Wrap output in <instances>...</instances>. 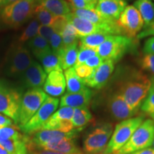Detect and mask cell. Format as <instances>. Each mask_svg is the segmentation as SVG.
Wrapping results in <instances>:
<instances>
[{"label": "cell", "mask_w": 154, "mask_h": 154, "mask_svg": "<svg viewBox=\"0 0 154 154\" xmlns=\"http://www.w3.org/2000/svg\"><path fill=\"white\" fill-rule=\"evenodd\" d=\"M151 86V81L143 73L135 72L126 81L120 93L129 106L137 111L146 99Z\"/></svg>", "instance_id": "obj_1"}, {"label": "cell", "mask_w": 154, "mask_h": 154, "mask_svg": "<svg viewBox=\"0 0 154 154\" xmlns=\"http://www.w3.org/2000/svg\"><path fill=\"white\" fill-rule=\"evenodd\" d=\"M36 0H18L1 9L0 18L5 24L18 27L34 15Z\"/></svg>", "instance_id": "obj_2"}, {"label": "cell", "mask_w": 154, "mask_h": 154, "mask_svg": "<svg viewBox=\"0 0 154 154\" xmlns=\"http://www.w3.org/2000/svg\"><path fill=\"white\" fill-rule=\"evenodd\" d=\"M143 116H137L122 121L116 126L106 148L101 154H113L119 151L131 137L140 125L143 122Z\"/></svg>", "instance_id": "obj_3"}, {"label": "cell", "mask_w": 154, "mask_h": 154, "mask_svg": "<svg viewBox=\"0 0 154 154\" xmlns=\"http://www.w3.org/2000/svg\"><path fill=\"white\" fill-rule=\"evenodd\" d=\"M154 138V121L147 119L135 131L128 142L113 154H129L150 148Z\"/></svg>", "instance_id": "obj_4"}, {"label": "cell", "mask_w": 154, "mask_h": 154, "mask_svg": "<svg viewBox=\"0 0 154 154\" xmlns=\"http://www.w3.org/2000/svg\"><path fill=\"white\" fill-rule=\"evenodd\" d=\"M48 96L42 88H31L23 96L19 113L18 126H24L35 114Z\"/></svg>", "instance_id": "obj_5"}, {"label": "cell", "mask_w": 154, "mask_h": 154, "mask_svg": "<svg viewBox=\"0 0 154 154\" xmlns=\"http://www.w3.org/2000/svg\"><path fill=\"white\" fill-rule=\"evenodd\" d=\"M30 51L24 46L18 45L12 49L6 60L5 72L8 76L20 78L32 63Z\"/></svg>", "instance_id": "obj_6"}, {"label": "cell", "mask_w": 154, "mask_h": 154, "mask_svg": "<svg viewBox=\"0 0 154 154\" xmlns=\"http://www.w3.org/2000/svg\"><path fill=\"white\" fill-rule=\"evenodd\" d=\"M131 38L124 35H110L97 49L98 55L103 60L117 61L130 49Z\"/></svg>", "instance_id": "obj_7"}, {"label": "cell", "mask_w": 154, "mask_h": 154, "mask_svg": "<svg viewBox=\"0 0 154 154\" xmlns=\"http://www.w3.org/2000/svg\"><path fill=\"white\" fill-rule=\"evenodd\" d=\"M22 97L19 92L3 81H0V113L18 125Z\"/></svg>", "instance_id": "obj_8"}, {"label": "cell", "mask_w": 154, "mask_h": 154, "mask_svg": "<svg viewBox=\"0 0 154 154\" xmlns=\"http://www.w3.org/2000/svg\"><path fill=\"white\" fill-rule=\"evenodd\" d=\"M59 103L57 98L48 96L32 119L21 128L26 134H32L41 130L50 117L54 113Z\"/></svg>", "instance_id": "obj_9"}, {"label": "cell", "mask_w": 154, "mask_h": 154, "mask_svg": "<svg viewBox=\"0 0 154 154\" xmlns=\"http://www.w3.org/2000/svg\"><path fill=\"white\" fill-rule=\"evenodd\" d=\"M113 126L104 124L92 131L84 141V149L88 154H101L106 148L113 134Z\"/></svg>", "instance_id": "obj_10"}, {"label": "cell", "mask_w": 154, "mask_h": 154, "mask_svg": "<svg viewBox=\"0 0 154 154\" xmlns=\"http://www.w3.org/2000/svg\"><path fill=\"white\" fill-rule=\"evenodd\" d=\"M117 23L129 38H134L144 26V23L140 13L134 6H126L121 13Z\"/></svg>", "instance_id": "obj_11"}, {"label": "cell", "mask_w": 154, "mask_h": 154, "mask_svg": "<svg viewBox=\"0 0 154 154\" xmlns=\"http://www.w3.org/2000/svg\"><path fill=\"white\" fill-rule=\"evenodd\" d=\"M113 69L114 61L111 59H106L97 68L94 69L91 76L83 80L86 86L94 88H101L106 84Z\"/></svg>", "instance_id": "obj_12"}, {"label": "cell", "mask_w": 154, "mask_h": 154, "mask_svg": "<svg viewBox=\"0 0 154 154\" xmlns=\"http://www.w3.org/2000/svg\"><path fill=\"white\" fill-rule=\"evenodd\" d=\"M47 78V74L44 70L42 65L34 60L20 77L23 85L28 88L42 87L44 86Z\"/></svg>", "instance_id": "obj_13"}, {"label": "cell", "mask_w": 154, "mask_h": 154, "mask_svg": "<svg viewBox=\"0 0 154 154\" xmlns=\"http://www.w3.org/2000/svg\"><path fill=\"white\" fill-rule=\"evenodd\" d=\"M76 131L77 130H73L70 132H63L57 130L41 129L34 133L31 140L35 146L36 149H37L38 146L44 144L57 143L63 138H74L76 136Z\"/></svg>", "instance_id": "obj_14"}, {"label": "cell", "mask_w": 154, "mask_h": 154, "mask_svg": "<svg viewBox=\"0 0 154 154\" xmlns=\"http://www.w3.org/2000/svg\"><path fill=\"white\" fill-rule=\"evenodd\" d=\"M109 108L113 118L119 121L131 119L137 112L129 106L120 92L115 94L111 98L109 102Z\"/></svg>", "instance_id": "obj_15"}, {"label": "cell", "mask_w": 154, "mask_h": 154, "mask_svg": "<svg viewBox=\"0 0 154 154\" xmlns=\"http://www.w3.org/2000/svg\"><path fill=\"white\" fill-rule=\"evenodd\" d=\"M126 7L124 0H99L95 9L102 17L117 21Z\"/></svg>", "instance_id": "obj_16"}, {"label": "cell", "mask_w": 154, "mask_h": 154, "mask_svg": "<svg viewBox=\"0 0 154 154\" xmlns=\"http://www.w3.org/2000/svg\"><path fill=\"white\" fill-rule=\"evenodd\" d=\"M92 98V91L89 88L78 93L65 94L60 100V106L76 108H88Z\"/></svg>", "instance_id": "obj_17"}, {"label": "cell", "mask_w": 154, "mask_h": 154, "mask_svg": "<svg viewBox=\"0 0 154 154\" xmlns=\"http://www.w3.org/2000/svg\"><path fill=\"white\" fill-rule=\"evenodd\" d=\"M66 79L62 72H52L48 74L43 88L46 94L51 96H59L64 93Z\"/></svg>", "instance_id": "obj_18"}, {"label": "cell", "mask_w": 154, "mask_h": 154, "mask_svg": "<svg viewBox=\"0 0 154 154\" xmlns=\"http://www.w3.org/2000/svg\"><path fill=\"white\" fill-rule=\"evenodd\" d=\"M67 22L72 25L80 37L86 36L96 32H103L99 26L86 19L76 16L72 12L65 16ZM104 33V32H103Z\"/></svg>", "instance_id": "obj_19"}, {"label": "cell", "mask_w": 154, "mask_h": 154, "mask_svg": "<svg viewBox=\"0 0 154 154\" xmlns=\"http://www.w3.org/2000/svg\"><path fill=\"white\" fill-rule=\"evenodd\" d=\"M36 4L58 17H65L72 12V5L66 0H36Z\"/></svg>", "instance_id": "obj_20"}, {"label": "cell", "mask_w": 154, "mask_h": 154, "mask_svg": "<svg viewBox=\"0 0 154 154\" xmlns=\"http://www.w3.org/2000/svg\"><path fill=\"white\" fill-rule=\"evenodd\" d=\"M79 54L78 44L63 46L57 53L58 58L62 70L72 68L76 63Z\"/></svg>", "instance_id": "obj_21"}, {"label": "cell", "mask_w": 154, "mask_h": 154, "mask_svg": "<svg viewBox=\"0 0 154 154\" xmlns=\"http://www.w3.org/2000/svg\"><path fill=\"white\" fill-rule=\"evenodd\" d=\"M37 149L51 150L65 154H82L73 140V138H63L57 143L44 144L38 146Z\"/></svg>", "instance_id": "obj_22"}, {"label": "cell", "mask_w": 154, "mask_h": 154, "mask_svg": "<svg viewBox=\"0 0 154 154\" xmlns=\"http://www.w3.org/2000/svg\"><path fill=\"white\" fill-rule=\"evenodd\" d=\"M64 76L68 93H78L87 88L84 80L77 75L73 67L65 70Z\"/></svg>", "instance_id": "obj_23"}, {"label": "cell", "mask_w": 154, "mask_h": 154, "mask_svg": "<svg viewBox=\"0 0 154 154\" xmlns=\"http://www.w3.org/2000/svg\"><path fill=\"white\" fill-rule=\"evenodd\" d=\"M134 6L143 19L144 28L154 22V5L151 0H136Z\"/></svg>", "instance_id": "obj_24"}, {"label": "cell", "mask_w": 154, "mask_h": 154, "mask_svg": "<svg viewBox=\"0 0 154 154\" xmlns=\"http://www.w3.org/2000/svg\"><path fill=\"white\" fill-rule=\"evenodd\" d=\"M26 137V136H22L20 138L1 140L0 145L10 154H27Z\"/></svg>", "instance_id": "obj_25"}, {"label": "cell", "mask_w": 154, "mask_h": 154, "mask_svg": "<svg viewBox=\"0 0 154 154\" xmlns=\"http://www.w3.org/2000/svg\"><path fill=\"white\" fill-rule=\"evenodd\" d=\"M38 60H39L40 62L42 63L44 70L48 74L52 72H56V71L57 72H62L63 71L57 54L54 53L51 50L42 55Z\"/></svg>", "instance_id": "obj_26"}, {"label": "cell", "mask_w": 154, "mask_h": 154, "mask_svg": "<svg viewBox=\"0 0 154 154\" xmlns=\"http://www.w3.org/2000/svg\"><path fill=\"white\" fill-rule=\"evenodd\" d=\"M28 47L37 59L45 53L51 50L49 42L39 35L30 39L28 42Z\"/></svg>", "instance_id": "obj_27"}, {"label": "cell", "mask_w": 154, "mask_h": 154, "mask_svg": "<svg viewBox=\"0 0 154 154\" xmlns=\"http://www.w3.org/2000/svg\"><path fill=\"white\" fill-rule=\"evenodd\" d=\"M93 119L92 114L88 108H76L74 109L72 122L75 130H81L86 124L91 122Z\"/></svg>", "instance_id": "obj_28"}, {"label": "cell", "mask_w": 154, "mask_h": 154, "mask_svg": "<svg viewBox=\"0 0 154 154\" xmlns=\"http://www.w3.org/2000/svg\"><path fill=\"white\" fill-rule=\"evenodd\" d=\"M110 36L103 32H96L90 35L80 38L79 46H84L97 49L100 45L104 42Z\"/></svg>", "instance_id": "obj_29"}, {"label": "cell", "mask_w": 154, "mask_h": 154, "mask_svg": "<svg viewBox=\"0 0 154 154\" xmlns=\"http://www.w3.org/2000/svg\"><path fill=\"white\" fill-rule=\"evenodd\" d=\"M34 16H35V18L37 19L41 25L49 26H52L59 17L54 15L47 9L44 8L42 6L37 4H36Z\"/></svg>", "instance_id": "obj_30"}, {"label": "cell", "mask_w": 154, "mask_h": 154, "mask_svg": "<svg viewBox=\"0 0 154 154\" xmlns=\"http://www.w3.org/2000/svg\"><path fill=\"white\" fill-rule=\"evenodd\" d=\"M42 129L57 130L63 132H70L74 130L72 121L59 120L50 117L49 120L44 124Z\"/></svg>", "instance_id": "obj_31"}, {"label": "cell", "mask_w": 154, "mask_h": 154, "mask_svg": "<svg viewBox=\"0 0 154 154\" xmlns=\"http://www.w3.org/2000/svg\"><path fill=\"white\" fill-rule=\"evenodd\" d=\"M61 36L62 37L63 46L77 44L81 38L74 26L68 22L63 28L62 32L61 33Z\"/></svg>", "instance_id": "obj_32"}, {"label": "cell", "mask_w": 154, "mask_h": 154, "mask_svg": "<svg viewBox=\"0 0 154 154\" xmlns=\"http://www.w3.org/2000/svg\"><path fill=\"white\" fill-rule=\"evenodd\" d=\"M40 23L36 18L32 19L25 29L23 33L21 34V36L19 38V42H29L30 39L33 38L38 35V28L40 26Z\"/></svg>", "instance_id": "obj_33"}, {"label": "cell", "mask_w": 154, "mask_h": 154, "mask_svg": "<svg viewBox=\"0 0 154 154\" xmlns=\"http://www.w3.org/2000/svg\"><path fill=\"white\" fill-rule=\"evenodd\" d=\"M151 86L148 95L141 105V110L148 114L151 115L154 113V76L152 77Z\"/></svg>", "instance_id": "obj_34"}, {"label": "cell", "mask_w": 154, "mask_h": 154, "mask_svg": "<svg viewBox=\"0 0 154 154\" xmlns=\"http://www.w3.org/2000/svg\"><path fill=\"white\" fill-rule=\"evenodd\" d=\"M96 54H98L97 49L87 47H84V46H79L78 57H77L76 63L75 65H80L82 64V63H84L89 58Z\"/></svg>", "instance_id": "obj_35"}, {"label": "cell", "mask_w": 154, "mask_h": 154, "mask_svg": "<svg viewBox=\"0 0 154 154\" xmlns=\"http://www.w3.org/2000/svg\"><path fill=\"white\" fill-rule=\"evenodd\" d=\"M22 135L18 131L16 126H9L0 128V141L11 138H17L22 137Z\"/></svg>", "instance_id": "obj_36"}, {"label": "cell", "mask_w": 154, "mask_h": 154, "mask_svg": "<svg viewBox=\"0 0 154 154\" xmlns=\"http://www.w3.org/2000/svg\"><path fill=\"white\" fill-rule=\"evenodd\" d=\"M74 109L69 106L61 107L59 110L54 112L51 116V118L59 120H68L72 121L73 115H74Z\"/></svg>", "instance_id": "obj_37"}, {"label": "cell", "mask_w": 154, "mask_h": 154, "mask_svg": "<svg viewBox=\"0 0 154 154\" xmlns=\"http://www.w3.org/2000/svg\"><path fill=\"white\" fill-rule=\"evenodd\" d=\"M140 63L143 70L150 72L154 76V54H146L142 58Z\"/></svg>", "instance_id": "obj_38"}, {"label": "cell", "mask_w": 154, "mask_h": 154, "mask_svg": "<svg viewBox=\"0 0 154 154\" xmlns=\"http://www.w3.org/2000/svg\"><path fill=\"white\" fill-rule=\"evenodd\" d=\"M49 43L50 44V47H51V51L57 54L59 50L63 47L62 37H61L60 34L57 33V32L54 33Z\"/></svg>", "instance_id": "obj_39"}, {"label": "cell", "mask_w": 154, "mask_h": 154, "mask_svg": "<svg viewBox=\"0 0 154 154\" xmlns=\"http://www.w3.org/2000/svg\"><path fill=\"white\" fill-rule=\"evenodd\" d=\"M74 69L76 71L77 75L82 79H85L88 78L91 75L93 74L94 69L88 66L85 63H82L80 65H75Z\"/></svg>", "instance_id": "obj_40"}, {"label": "cell", "mask_w": 154, "mask_h": 154, "mask_svg": "<svg viewBox=\"0 0 154 154\" xmlns=\"http://www.w3.org/2000/svg\"><path fill=\"white\" fill-rule=\"evenodd\" d=\"M54 32V29L52 26L40 25L38 31V35L41 36L42 38H44L48 42H49L51 37L52 36Z\"/></svg>", "instance_id": "obj_41"}, {"label": "cell", "mask_w": 154, "mask_h": 154, "mask_svg": "<svg viewBox=\"0 0 154 154\" xmlns=\"http://www.w3.org/2000/svg\"><path fill=\"white\" fill-rule=\"evenodd\" d=\"M103 61V59H102L99 55L96 54L95 56L91 57V58H89V59H88L84 63H85L86 65H87L88 66L95 69L96 68H97Z\"/></svg>", "instance_id": "obj_42"}, {"label": "cell", "mask_w": 154, "mask_h": 154, "mask_svg": "<svg viewBox=\"0 0 154 154\" xmlns=\"http://www.w3.org/2000/svg\"><path fill=\"white\" fill-rule=\"evenodd\" d=\"M143 52L154 54V36H151L146 41L143 47Z\"/></svg>", "instance_id": "obj_43"}, {"label": "cell", "mask_w": 154, "mask_h": 154, "mask_svg": "<svg viewBox=\"0 0 154 154\" xmlns=\"http://www.w3.org/2000/svg\"><path fill=\"white\" fill-rule=\"evenodd\" d=\"M151 35L154 36V22L151 24H150L149 26L145 28V29L143 32H140L137 36L138 38H142Z\"/></svg>", "instance_id": "obj_44"}, {"label": "cell", "mask_w": 154, "mask_h": 154, "mask_svg": "<svg viewBox=\"0 0 154 154\" xmlns=\"http://www.w3.org/2000/svg\"><path fill=\"white\" fill-rule=\"evenodd\" d=\"M12 125L13 121L10 118L7 117V116L2 115L0 113V128L12 126Z\"/></svg>", "instance_id": "obj_45"}, {"label": "cell", "mask_w": 154, "mask_h": 154, "mask_svg": "<svg viewBox=\"0 0 154 154\" xmlns=\"http://www.w3.org/2000/svg\"><path fill=\"white\" fill-rule=\"evenodd\" d=\"M71 2V5L75 9H87L84 0H69Z\"/></svg>", "instance_id": "obj_46"}, {"label": "cell", "mask_w": 154, "mask_h": 154, "mask_svg": "<svg viewBox=\"0 0 154 154\" xmlns=\"http://www.w3.org/2000/svg\"><path fill=\"white\" fill-rule=\"evenodd\" d=\"M129 154H154V149L147 148V149L140 150V151L134 152V153Z\"/></svg>", "instance_id": "obj_47"}, {"label": "cell", "mask_w": 154, "mask_h": 154, "mask_svg": "<svg viewBox=\"0 0 154 154\" xmlns=\"http://www.w3.org/2000/svg\"><path fill=\"white\" fill-rule=\"evenodd\" d=\"M98 1L99 0H84L86 6H87V9H95L97 5Z\"/></svg>", "instance_id": "obj_48"}, {"label": "cell", "mask_w": 154, "mask_h": 154, "mask_svg": "<svg viewBox=\"0 0 154 154\" xmlns=\"http://www.w3.org/2000/svg\"><path fill=\"white\" fill-rule=\"evenodd\" d=\"M37 154H65L60 152L51 151V150H46V149H39L37 151Z\"/></svg>", "instance_id": "obj_49"}, {"label": "cell", "mask_w": 154, "mask_h": 154, "mask_svg": "<svg viewBox=\"0 0 154 154\" xmlns=\"http://www.w3.org/2000/svg\"><path fill=\"white\" fill-rule=\"evenodd\" d=\"M17 1H18V0H0V9H2L6 6L10 5V4Z\"/></svg>", "instance_id": "obj_50"}, {"label": "cell", "mask_w": 154, "mask_h": 154, "mask_svg": "<svg viewBox=\"0 0 154 154\" xmlns=\"http://www.w3.org/2000/svg\"><path fill=\"white\" fill-rule=\"evenodd\" d=\"M0 154H10V153H9L7 150L4 149L2 146L0 145Z\"/></svg>", "instance_id": "obj_51"}, {"label": "cell", "mask_w": 154, "mask_h": 154, "mask_svg": "<svg viewBox=\"0 0 154 154\" xmlns=\"http://www.w3.org/2000/svg\"><path fill=\"white\" fill-rule=\"evenodd\" d=\"M27 154H37V151L36 150H31V151H28Z\"/></svg>", "instance_id": "obj_52"}, {"label": "cell", "mask_w": 154, "mask_h": 154, "mask_svg": "<svg viewBox=\"0 0 154 154\" xmlns=\"http://www.w3.org/2000/svg\"><path fill=\"white\" fill-rule=\"evenodd\" d=\"M150 116H151V117L152 118V120H153V121H154V113H152V114L150 115Z\"/></svg>", "instance_id": "obj_53"}, {"label": "cell", "mask_w": 154, "mask_h": 154, "mask_svg": "<svg viewBox=\"0 0 154 154\" xmlns=\"http://www.w3.org/2000/svg\"><path fill=\"white\" fill-rule=\"evenodd\" d=\"M153 148H154V138H153Z\"/></svg>", "instance_id": "obj_54"}, {"label": "cell", "mask_w": 154, "mask_h": 154, "mask_svg": "<svg viewBox=\"0 0 154 154\" xmlns=\"http://www.w3.org/2000/svg\"><path fill=\"white\" fill-rule=\"evenodd\" d=\"M68 1H69V0H68Z\"/></svg>", "instance_id": "obj_55"}]
</instances>
